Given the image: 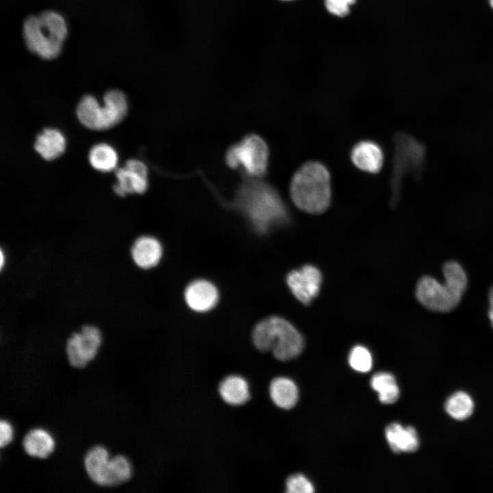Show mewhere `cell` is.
<instances>
[{
	"instance_id": "3957f363",
	"label": "cell",
	"mask_w": 493,
	"mask_h": 493,
	"mask_svg": "<svg viewBox=\"0 0 493 493\" xmlns=\"http://www.w3.org/2000/svg\"><path fill=\"white\" fill-rule=\"evenodd\" d=\"M294 204L309 214H320L331 199V177L327 167L318 162H308L294 173L290 183Z\"/></svg>"
},
{
	"instance_id": "52a82bcc",
	"label": "cell",
	"mask_w": 493,
	"mask_h": 493,
	"mask_svg": "<svg viewBox=\"0 0 493 493\" xmlns=\"http://www.w3.org/2000/svg\"><path fill=\"white\" fill-rule=\"evenodd\" d=\"M22 36L27 50L45 60L58 58L64 43L43 23L38 14L30 15L25 18Z\"/></svg>"
},
{
	"instance_id": "7c38bea8",
	"label": "cell",
	"mask_w": 493,
	"mask_h": 493,
	"mask_svg": "<svg viewBox=\"0 0 493 493\" xmlns=\"http://www.w3.org/2000/svg\"><path fill=\"white\" fill-rule=\"evenodd\" d=\"M130 254L134 263L138 267L149 269L159 263L162 257V248L155 238L141 236L133 242Z\"/></svg>"
},
{
	"instance_id": "5b68a950",
	"label": "cell",
	"mask_w": 493,
	"mask_h": 493,
	"mask_svg": "<svg viewBox=\"0 0 493 493\" xmlns=\"http://www.w3.org/2000/svg\"><path fill=\"white\" fill-rule=\"evenodd\" d=\"M395 151L392 176L393 202L399 197L403 177L408 172L420 174L422 168L425 149L415 139L406 134H399L394 139Z\"/></svg>"
},
{
	"instance_id": "cb8c5ba5",
	"label": "cell",
	"mask_w": 493,
	"mask_h": 493,
	"mask_svg": "<svg viewBox=\"0 0 493 493\" xmlns=\"http://www.w3.org/2000/svg\"><path fill=\"white\" fill-rule=\"evenodd\" d=\"M446 413L457 420L469 418L474 411V402L467 393L459 391L450 396L445 402Z\"/></svg>"
},
{
	"instance_id": "6da1fadb",
	"label": "cell",
	"mask_w": 493,
	"mask_h": 493,
	"mask_svg": "<svg viewBox=\"0 0 493 493\" xmlns=\"http://www.w3.org/2000/svg\"><path fill=\"white\" fill-rule=\"evenodd\" d=\"M442 273L443 283L429 275L422 277L416 284V297L427 309L447 313L459 304L467 288L468 277L461 264L455 260L444 263Z\"/></svg>"
},
{
	"instance_id": "5bb4252c",
	"label": "cell",
	"mask_w": 493,
	"mask_h": 493,
	"mask_svg": "<svg viewBox=\"0 0 493 493\" xmlns=\"http://www.w3.org/2000/svg\"><path fill=\"white\" fill-rule=\"evenodd\" d=\"M385 434L390 447L394 453H412L418 448V433L412 427H404L399 423H392L386 427Z\"/></svg>"
},
{
	"instance_id": "ac0fdd59",
	"label": "cell",
	"mask_w": 493,
	"mask_h": 493,
	"mask_svg": "<svg viewBox=\"0 0 493 493\" xmlns=\"http://www.w3.org/2000/svg\"><path fill=\"white\" fill-rule=\"evenodd\" d=\"M66 148L64 135L58 129L47 128L39 134L34 143V149L46 160L60 156Z\"/></svg>"
},
{
	"instance_id": "277c9868",
	"label": "cell",
	"mask_w": 493,
	"mask_h": 493,
	"mask_svg": "<svg viewBox=\"0 0 493 493\" xmlns=\"http://www.w3.org/2000/svg\"><path fill=\"white\" fill-rule=\"evenodd\" d=\"M255 347L263 352L271 351L281 361L296 358L303 351L304 340L288 320L272 316L258 323L253 331Z\"/></svg>"
},
{
	"instance_id": "9c48e42d",
	"label": "cell",
	"mask_w": 493,
	"mask_h": 493,
	"mask_svg": "<svg viewBox=\"0 0 493 493\" xmlns=\"http://www.w3.org/2000/svg\"><path fill=\"white\" fill-rule=\"evenodd\" d=\"M286 281L294 296L304 305H309L319 292L322 275L314 266L305 265L291 271Z\"/></svg>"
},
{
	"instance_id": "4dcf8cb0",
	"label": "cell",
	"mask_w": 493,
	"mask_h": 493,
	"mask_svg": "<svg viewBox=\"0 0 493 493\" xmlns=\"http://www.w3.org/2000/svg\"><path fill=\"white\" fill-rule=\"evenodd\" d=\"M5 262V257L3 250H1L0 251V265L1 268L3 269L4 264Z\"/></svg>"
},
{
	"instance_id": "ffe728a7",
	"label": "cell",
	"mask_w": 493,
	"mask_h": 493,
	"mask_svg": "<svg viewBox=\"0 0 493 493\" xmlns=\"http://www.w3.org/2000/svg\"><path fill=\"white\" fill-rule=\"evenodd\" d=\"M269 392L273 403L282 409H291L298 401V388L291 379L286 377L274 379L270 383Z\"/></svg>"
},
{
	"instance_id": "7402d4cb",
	"label": "cell",
	"mask_w": 493,
	"mask_h": 493,
	"mask_svg": "<svg viewBox=\"0 0 493 493\" xmlns=\"http://www.w3.org/2000/svg\"><path fill=\"white\" fill-rule=\"evenodd\" d=\"M371 387L378 392L379 401L383 404L395 403L400 394L394 376L389 372L375 374L370 381Z\"/></svg>"
},
{
	"instance_id": "2e32d148",
	"label": "cell",
	"mask_w": 493,
	"mask_h": 493,
	"mask_svg": "<svg viewBox=\"0 0 493 493\" xmlns=\"http://www.w3.org/2000/svg\"><path fill=\"white\" fill-rule=\"evenodd\" d=\"M110 454L106 448L97 445L84 457V468L90 479L96 484L105 486Z\"/></svg>"
},
{
	"instance_id": "ba28073f",
	"label": "cell",
	"mask_w": 493,
	"mask_h": 493,
	"mask_svg": "<svg viewBox=\"0 0 493 493\" xmlns=\"http://www.w3.org/2000/svg\"><path fill=\"white\" fill-rule=\"evenodd\" d=\"M102 336L98 327L86 325L74 332L67 340L66 353L69 364L81 368L93 360L101 345Z\"/></svg>"
},
{
	"instance_id": "1f68e13d",
	"label": "cell",
	"mask_w": 493,
	"mask_h": 493,
	"mask_svg": "<svg viewBox=\"0 0 493 493\" xmlns=\"http://www.w3.org/2000/svg\"><path fill=\"white\" fill-rule=\"evenodd\" d=\"M342 1L350 5L353 4L355 0H342Z\"/></svg>"
},
{
	"instance_id": "8992f818",
	"label": "cell",
	"mask_w": 493,
	"mask_h": 493,
	"mask_svg": "<svg viewBox=\"0 0 493 493\" xmlns=\"http://www.w3.org/2000/svg\"><path fill=\"white\" fill-rule=\"evenodd\" d=\"M226 162L231 168L242 166L249 175L261 177L267 170L268 147L258 136H248L228 150Z\"/></svg>"
},
{
	"instance_id": "f546056e",
	"label": "cell",
	"mask_w": 493,
	"mask_h": 493,
	"mask_svg": "<svg viewBox=\"0 0 493 493\" xmlns=\"http://www.w3.org/2000/svg\"><path fill=\"white\" fill-rule=\"evenodd\" d=\"M488 303L489 308L488 310V316L493 329V285L491 286L488 291Z\"/></svg>"
},
{
	"instance_id": "44dd1931",
	"label": "cell",
	"mask_w": 493,
	"mask_h": 493,
	"mask_svg": "<svg viewBox=\"0 0 493 493\" xmlns=\"http://www.w3.org/2000/svg\"><path fill=\"white\" fill-rule=\"evenodd\" d=\"M77 115L83 125L92 130H102L103 109L97 99L85 95L77 108Z\"/></svg>"
},
{
	"instance_id": "e0dca14e",
	"label": "cell",
	"mask_w": 493,
	"mask_h": 493,
	"mask_svg": "<svg viewBox=\"0 0 493 493\" xmlns=\"http://www.w3.org/2000/svg\"><path fill=\"white\" fill-rule=\"evenodd\" d=\"M22 445L28 455L45 459L53 451L55 441L51 435L45 429L35 428L25 435Z\"/></svg>"
},
{
	"instance_id": "8fae6325",
	"label": "cell",
	"mask_w": 493,
	"mask_h": 493,
	"mask_svg": "<svg viewBox=\"0 0 493 493\" xmlns=\"http://www.w3.org/2000/svg\"><path fill=\"white\" fill-rule=\"evenodd\" d=\"M351 158L353 164L359 169L377 173L383 164V152L375 142L363 140L357 143L352 149Z\"/></svg>"
},
{
	"instance_id": "30bf717a",
	"label": "cell",
	"mask_w": 493,
	"mask_h": 493,
	"mask_svg": "<svg viewBox=\"0 0 493 493\" xmlns=\"http://www.w3.org/2000/svg\"><path fill=\"white\" fill-rule=\"evenodd\" d=\"M115 174L118 182L114 186V191L120 197L132 193L142 194L147 189V168L140 160H127L124 167L116 170Z\"/></svg>"
},
{
	"instance_id": "d6a6232c",
	"label": "cell",
	"mask_w": 493,
	"mask_h": 493,
	"mask_svg": "<svg viewBox=\"0 0 493 493\" xmlns=\"http://www.w3.org/2000/svg\"><path fill=\"white\" fill-rule=\"evenodd\" d=\"M490 3L492 8H493V0H490Z\"/></svg>"
},
{
	"instance_id": "4fadbf2b",
	"label": "cell",
	"mask_w": 493,
	"mask_h": 493,
	"mask_svg": "<svg viewBox=\"0 0 493 493\" xmlns=\"http://www.w3.org/2000/svg\"><path fill=\"white\" fill-rule=\"evenodd\" d=\"M185 299L188 305L196 312H207L216 305L218 293L216 287L206 280H197L186 288Z\"/></svg>"
},
{
	"instance_id": "f1b7e54d",
	"label": "cell",
	"mask_w": 493,
	"mask_h": 493,
	"mask_svg": "<svg viewBox=\"0 0 493 493\" xmlns=\"http://www.w3.org/2000/svg\"><path fill=\"white\" fill-rule=\"evenodd\" d=\"M13 428L11 424L5 420L0 421V446L3 448L9 444L13 438Z\"/></svg>"
},
{
	"instance_id": "d6986e66",
	"label": "cell",
	"mask_w": 493,
	"mask_h": 493,
	"mask_svg": "<svg viewBox=\"0 0 493 493\" xmlns=\"http://www.w3.org/2000/svg\"><path fill=\"white\" fill-rule=\"evenodd\" d=\"M219 393L223 400L231 405H241L250 399L248 382L238 375L225 377L219 385Z\"/></svg>"
},
{
	"instance_id": "603a6c76",
	"label": "cell",
	"mask_w": 493,
	"mask_h": 493,
	"mask_svg": "<svg viewBox=\"0 0 493 493\" xmlns=\"http://www.w3.org/2000/svg\"><path fill=\"white\" fill-rule=\"evenodd\" d=\"M89 162L97 170L109 172L116 168L118 155L109 144L100 143L92 147L89 152Z\"/></svg>"
},
{
	"instance_id": "4316f807",
	"label": "cell",
	"mask_w": 493,
	"mask_h": 493,
	"mask_svg": "<svg viewBox=\"0 0 493 493\" xmlns=\"http://www.w3.org/2000/svg\"><path fill=\"white\" fill-rule=\"evenodd\" d=\"M286 486L288 493H312L314 491L312 483L301 474L289 477Z\"/></svg>"
},
{
	"instance_id": "83f0119b",
	"label": "cell",
	"mask_w": 493,
	"mask_h": 493,
	"mask_svg": "<svg viewBox=\"0 0 493 493\" xmlns=\"http://www.w3.org/2000/svg\"><path fill=\"white\" fill-rule=\"evenodd\" d=\"M329 12L338 16H344L349 13V5L342 0H325Z\"/></svg>"
},
{
	"instance_id": "9a60e30c",
	"label": "cell",
	"mask_w": 493,
	"mask_h": 493,
	"mask_svg": "<svg viewBox=\"0 0 493 493\" xmlns=\"http://www.w3.org/2000/svg\"><path fill=\"white\" fill-rule=\"evenodd\" d=\"M103 104V129L105 130L116 125L125 117L127 101L122 91L113 89L105 93Z\"/></svg>"
},
{
	"instance_id": "7a4b0ae2",
	"label": "cell",
	"mask_w": 493,
	"mask_h": 493,
	"mask_svg": "<svg viewBox=\"0 0 493 493\" xmlns=\"http://www.w3.org/2000/svg\"><path fill=\"white\" fill-rule=\"evenodd\" d=\"M237 203L260 233L288 220L286 207L279 194L273 187L260 181L245 183L238 191Z\"/></svg>"
},
{
	"instance_id": "d4e9b609",
	"label": "cell",
	"mask_w": 493,
	"mask_h": 493,
	"mask_svg": "<svg viewBox=\"0 0 493 493\" xmlns=\"http://www.w3.org/2000/svg\"><path fill=\"white\" fill-rule=\"evenodd\" d=\"M132 475V466L129 460L123 455L110 459L105 486L112 487L127 481Z\"/></svg>"
},
{
	"instance_id": "484cf974",
	"label": "cell",
	"mask_w": 493,
	"mask_h": 493,
	"mask_svg": "<svg viewBox=\"0 0 493 493\" xmlns=\"http://www.w3.org/2000/svg\"><path fill=\"white\" fill-rule=\"evenodd\" d=\"M349 363L352 368L361 372H368L372 366V359L369 351L363 346L353 347L349 356Z\"/></svg>"
}]
</instances>
